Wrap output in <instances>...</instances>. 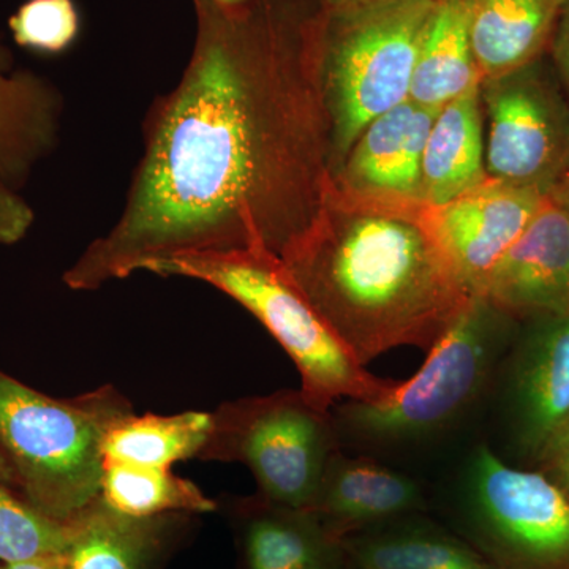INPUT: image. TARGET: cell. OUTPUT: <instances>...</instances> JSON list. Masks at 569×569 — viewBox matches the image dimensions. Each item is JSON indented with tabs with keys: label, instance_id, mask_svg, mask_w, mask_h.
<instances>
[{
	"label": "cell",
	"instance_id": "obj_13",
	"mask_svg": "<svg viewBox=\"0 0 569 569\" xmlns=\"http://www.w3.org/2000/svg\"><path fill=\"white\" fill-rule=\"evenodd\" d=\"M511 378L520 448L535 459L569 426V316L533 321Z\"/></svg>",
	"mask_w": 569,
	"mask_h": 569
},
{
	"label": "cell",
	"instance_id": "obj_21",
	"mask_svg": "<svg viewBox=\"0 0 569 569\" xmlns=\"http://www.w3.org/2000/svg\"><path fill=\"white\" fill-rule=\"evenodd\" d=\"M342 546L359 569H492L473 546L426 526L373 527Z\"/></svg>",
	"mask_w": 569,
	"mask_h": 569
},
{
	"label": "cell",
	"instance_id": "obj_10",
	"mask_svg": "<svg viewBox=\"0 0 569 569\" xmlns=\"http://www.w3.org/2000/svg\"><path fill=\"white\" fill-rule=\"evenodd\" d=\"M548 194L488 178L447 204H422V220L459 282L478 296Z\"/></svg>",
	"mask_w": 569,
	"mask_h": 569
},
{
	"label": "cell",
	"instance_id": "obj_1",
	"mask_svg": "<svg viewBox=\"0 0 569 569\" xmlns=\"http://www.w3.org/2000/svg\"><path fill=\"white\" fill-rule=\"evenodd\" d=\"M192 2V56L148 112L121 216L63 274L71 290H97L179 254L282 258L323 201L317 20H293L277 0Z\"/></svg>",
	"mask_w": 569,
	"mask_h": 569
},
{
	"label": "cell",
	"instance_id": "obj_33",
	"mask_svg": "<svg viewBox=\"0 0 569 569\" xmlns=\"http://www.w3.org/2000/svg\"><path fill=\"white\" fill-rule=\"evenodd\" d=\"M217 6L228 7V9H238V7L249 6L254 0H212Z\"/></svg>",
	"mask_w": 569,
	"mask_h": 569
},
{
	"label": "cell",
	"instance_id": "obj_16",
	"mask_svg": "<svg viewBox=\"0 0 569 569\" xmlns=\"http://www.w3.org/2000/svg\"><path fill=\"white\" fill-rule=\"evenodd\" d=\"M244 569H343L337 538L309 509L282 507L261 496L234 505Z\"/></svg>",
	"mask_w": 569,
	"mask_h": 569
},
{
	"label": "cell",
	"instance_id": "obj_20",
	"mask_svg": "<svg viewBox=\"0 0 569 569\" xmlns=\"http://www.w3.org/2000/svg\"><path fill=\"white\" fill-rule=\"evenodd\" d=\"M478 84L468 0H438L419 44L410 100L440 110Z\"/></svg>",
	"mask_w": 569,
	"mask_h": 569
},
{
	"label": "cell",
	"instance_id": "obj_26",
	"mask_svg": "<svg viewBox=\"0 0 569 569\" xmlns=\"http://www.w3.org/2000/svg\"><path fill=\"white\" fill-rule=\"evenodd\" d=\"M36 212L18 190L0 178V244L11 246L31 230Z\"/></svg>",
	"mask_w": 569,
	"mask_h": 569
},
{
	"label": "cell",
	"instance_id": "obj_32",
	"mask_svg": "<svg viewBox=\"0 0 569 569\" xmlns=\"http://www.w3.org/2000/svg\"><path fill=\"white\" fill-rule=\"evenodd\" d=\"M369 2V0H320L325 10L343 9V7L356 6V3Z\"/></svg>",
	"mask_w": 569,
	"mask_h": 569
},
{
	"label": "cell",
	"instance_id": "obj_17",
	"mask_svg": "<svg viewBox=\"0 0 569 569\" xmlns=\"http://www.w3.org/2000/svg\"><path fill=\"white\" fill-rule=\"evenodd\" d=\"M567 0H468L470 41L481 81L541 58Z\"/></svg>",
	"mask_w": 569,
	"mask_h": 569
},
{
	"label": "cell",
	"instance_id": "obj_7",
	"mask_svg": "<svg viewBox=\"0 0 569 569\" xmlns=\"http://www.w3.org/2000/svg\"><path fill=\"white\" fill-rule=\"evenodd\" d=\"M337 452L331 410H321L299 389L244 397L217 408L198 459L244 463L258 496L307 509Z\"/></svg>",
	"mask_w": 569,
	"mask_h": 569
},
{
	"label": "cell",
	"instance_id": "obj_15",
	"mask_svg": "<svg viewBox=\"0 0 569 569\" xmlns=\"http://www.w3.org/2000/svg\"><path fill=\"white\" fill-rule=\"evenodd\" d=\"M421 507L422 493L413 479L376 460L346 458L337 452L307 509L337 538L343 539L403 518Z\"/></svg>",
	"mask_w": 569,
	"mask_h": 569
},
{
	"label": "cell",
	"instance_id": "obj_9",
	"mask_svg": "<svg viewBox=\"0 0 569 569\" xmlns=\"http://www.w3.org/2000/svg\"><path fill=\"white\" fill-rule=\"evenodd\" d=\"M559 82L539 59L481 81L489 178L549 197L569 173V100Z\"/></svg>",
	"mask_w": 569,
	"mask_h": 569
},
{
	"label": "cell",
	"instance_id": "obj_31",
	"mask_svg": "<svg viewBox=\"0 0 569 569\" xmlns=\"http://www.w3.org/2000/svg\"><path fill=\"white\" fill-rule=\"evenodd\" d=\"M0 485L9 486V488L18 489V479L14 475L13 468H11L9 460L6 456L0 452Z\"/></svg>",
	"mask_w": 569,
	"mask_h": 569
},
{
	"label": "cell",
	"instance_id": "obj_2",
	"mask_svg": "<svg viewBox=\"0 0 569 569\" xmlns=\"http://www.w3.org/2000/svg\"><path fill=\"white\" fill-rule=\"evenodd\" d=\"M348 194V193H347ZM326 186L316 219L280 260L367 366L397 347L429 351L471 298L425 220L406 206Z\"/></svg>",
	"mask_w": 569,
	"mask_h": 569
},
{
	"label": "cell",
	"instance_id": "obj_29",
	"mask_svg": "<svg viewBox=\"0 0 569 569\" xmlns=\"http://www.w3.org/2000/svg\"><path fill=\"white\" fill-rule=\"evenodd\" d=\"M2 569H67L66 556L44 557V559H33L28 561H18V563L3 565Z\"/></svg>",
	"mask_w": 569,
	"mask_h": 569
},
{
	"label": "cell",
	"instance_id": "obj_6",
	"mask_svg": "<svg viewBox=\"0 0 569 569\" xmlns=\"http://www.w3.org/2000/svg\"><path fill=\"white\" fill-rule=\"evenodd\" d=\"M509 317L471 296L427 355L417 376L381 402L346 400L331 408L337 436L369 447L413 443L440 433L485 392Z\"/></svg>",
	"mask_w": 569,
	"mask_h": 569
},
{
	"label": "cell",
	"instance_id": "obj_18",
	"mask_svg": "<svg viewBox=\"0 0 569 569\" xmlns=\"http://www.w3.org/2000/svg\"><path fill=\"white\" fill-rule=\"evenodd\" d=\"M488 178L478 84L437 112L422 157L421 203L447 204Z\"/></svg>",
	"mask_w": 569,
	"mask_h": 569
},
{
	"label": "cell",
	"instance_id": "obj_30",
	"mask_svg": "<svg viewBox=\"0 0 569 569\" xmlns=\"http://www.w3.org/2000/svg\"><path fill=\"white\" fill-rule=\"evenodd\" d=\"M549 197L560 204L569 216V173L561 179L559 186L550 192Z\"/></svg>",
	"mask_w": 569,
	"mask_h": 569
},
{
	"label": "cell",
	"instance_id": "obj_24",
	"mask_svg": "<svg viewBox=\"0 0 569 569\" xmlns=\"http://www.w3.org/2000/svg\"><path fill=\"white\" fill-rule=\"evenodd\" d=\"M73 539V522L48 518L9 486L0 485V561L18 563L63 557Z\"/></svg>",
	"mask_w": 569,
	"mask_h": 569
},
{
	"label": "cell",
	"instance_id": "obj_5",
	"mask_svg": "<svg viewBox=\"0 0 569 569\" xmlns=\"http://www.w3.org/2000/svg\"><path fill=\"white\" fill-rule=\"evenodd\" d=\"M437 2L369 0L323 9L317 73L337 170L373 119L410 100L419 44Z\"/></svg>",
	"mask_w": 569,
	"mask_h": 569
},
{
	"label": "cell",
	"instance_id": "obj_3",
	"mask_svg": "<svg viewBox=\"0 0 569 569\" xmlns=\"http://www.w3.org/2000/svg\"><path fill=\"white\" fill-rule=\"evenodd\" d=\"M142 271L211 284L271 332L301 376V391L321 410L342 399L381 402L400 381L372 376L302 293L283 261L264 250L192 253L152 261Z\"/></svg>",
	"mask_w": 569,
	"mask_h": 569
},
{
	"label": "cell",
	"instance_id": "obj_12",
	"mask_svg": "<svg viewBox=\"0 0 569 569\" xmlns=\"http://www.w3.org/2000/svg\"><path fill=\"white\" fill-rule=\"evenodd\" d=\"M437 112L407 100L373 119L339 168L340 190L387 203H421L422 157Z\"/></svg>",
	"mask_w": 569,
	"mask_h": 569
},
{
	"label": "cell",
	"instance_id": "obj_19",
	"mask_svg": "<svg viewBox=\"0 0 569 569\" xmlns=\"http://www.w3.org/2000/svg\"><path fill=\"white\" fill-rule=\"evenodd\" d=\"M186 516L129 518L99 497L71 520L67 569H157Z\"/></svg>",
	"mask_w": 569,
	"mask_h": 569
},
{
	"label": "cell",
	"instance_id": "obj_11",
	"mask_svg": "<svg viewBox=\"0 0 569 569\" xmlns=\"http://www.w3.org/2000/svg\"><path fill=\"white\" fill-rule=\"evenodd\" d=\"M478 296L509 318L569 316V216L552 198L501 257Z\"/></svg>",
	"mask_w": 569,
	"mask_h": 569
},
{
	"label": "cell",
	"instance_id": "obj_8",
	"mask_svg": "<svg viewBox=\"0 0 569 569\" xmlns=\"http://www.w3.org/2000/svg\"><path fill=\"white\" fill-rule=\"evenodd\" d=\"M467 481L468 531L490 568L569 569V497L548 475L481 447Z\"/></svg>",
	"mask_w": 569,
	"mask_h": 569
},
{
	"label": "cell",
	"instance_id": "obj_14",
	"mask_svg": "<svg viewBox=\"0 0 569 569\" xmlns=\"http://www.w3.org/2000/svg\"><path fill=\"white\" fill-rule=\"evenodd\" d=\"M63 100L50 80L18 69L0 33V178L20 192L59 141Z\"/></svg>",
	"mask_w": 569,
	"mask_h": 569
},
{
	"label": "cell",
	"instance_id": "obj_22",
	"mask_svg": "<svg viewBox=\"0 0 569 569\" xmlns=\"http://www.w3.org/2000/svg\"><path fill=\"white\" fill-rule=\"evenodd\" d=\"M212 413L186 411L178 415L130 413L108 430L104 460L133 466L171 468L200 456L211 433Z\"/></svg>",
	"mask_w": 569,
	"mask_h": 569
},
{
	"label": "cell",
	"instance_id": "obj_28",
	"mask_svg": "<svg viewBox=\"0 0 569 569\" xmlns=\"http://www.w3.org/2000/svg\"><path fill=\"white\" fill-rule=\"evenodd\" d=\"M550 48H552V58L561 88L569 100V0L560 11L552 39H550Z\"/></svg>",
	"mask_w": 569,
	"mask_h": 569
},
{
	"label": "cell",
	"instance_id": "obj_27",
	"mask_svg": "<svg viewBox=\"0 0 569 569\" xmlns=\"http://www.w3.org/2000/svg\"><path fill=\"white\" fill-rule=\"evenodd\" d=\"M539 462L545 467L542 473L569 497V426L550 443Z\"/></svg>",
	"mask_w": 569,
	"mask_h": 569
},
{
	"label": "cell",
	"instance_id": "obj_34",
	"mask_svg": "<svg viewBox=\"0 0 569 569\" xmlns=\"http://www.w3.org/2000/svg\"><path fill=\"white\" fill-rule=\"evenodd\" d=\"M0 569H2V567H0Z\"/></svg>",
	"mask_w": 569,
	"mask_h": 569
},
{
	"label": "cell",
	"instance_id": "obj_23",
	"mask_svg": "<svg viewBox=\"0 0 569 569\" xmlns=\"http://www.w3.org/2000/svg\"><path fill=\"white\" fill-rule=\"evenodd\" d=\"M100 498L119 515L134 519L167 515H206L217 509L203 490L170 468L104 460Z\"/></svg>",
	"mask_w": 569,
	"mask_h": 569
},
{
	"label": "cell",
	"instance_id": "obj_4",
	"mask_svg": "<svg viewBox=\"0 0 569 569\" xmlns=\"http://www.w3.org/2000/svg\"><path fill=\"white\" fill-rule=\"evenodd\" d=\"M130 413L112 387L52 399L0 370V452L21 497L48 518H77L102 492L108 430Z\"/></svg>",
	"mask_w": 569,
	"mask_h": 569
},
{
	"label": "cell",
	"instance_id": "obj_25",
	"mask_svg": "<svg viewBox=\"0 0 569 569\" xmlns=\"http://www.w3.org/2000/svg\"><path fill=\"white\" fill-rule=\"evenodd\" d=\"M9 29L17 47L56 58L80 40L82 13L77 0H24L9 18Z\"/></svg>",
	"mask_w": 569,
	"mask_h": 569
}]
</instances>
